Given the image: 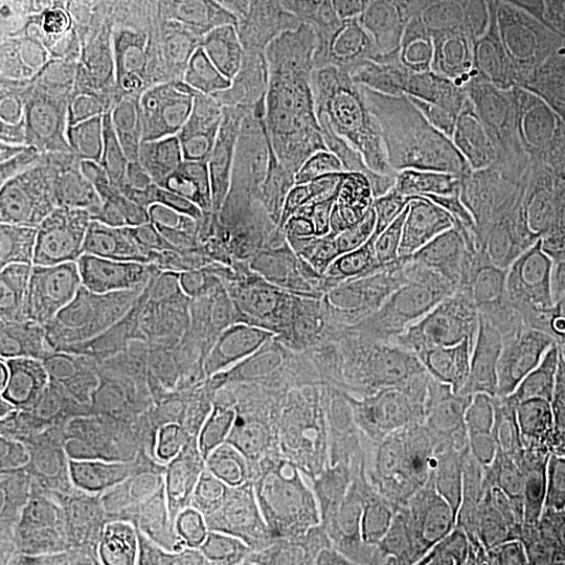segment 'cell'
<instances>
[{
	"label": "cell",
	"instance_id": "6da1fadb",
	"mask_svg": "<svg viewBox=\"0 0 565 565\" xmlns=\"http://www.w3.org/2000/svg\"><path fill=\"white\" fill-rule=\"evenodd\" d=\"M84 373L109 565H268L273 406L184 373L126 327Z\"/></svg>",
	"mask_w": 565,
	"mask_h": 565
},
{
	"label": "cell",
	"instance_id": "7a4b0ae2",
	"mask_svg": "<svg viewBox=\"0 0 565 565\" xmlns=\"http://www.w3.org/2000/svg\"><path fill=\"white\" fill-rule=\"evenodd\" d=\"M461 327L511 382L565 361V121L473 109L448 126Z\"/></svg>",
	"mask_w": 565,
	"mask_h": 565
},
{
	"label": "cell",
	"instance_id": "3957f363",
	"mask_svg": "<svg viewBox=\"0 0 565 565\" xmlns=\"http://www.w3.org/2000/svg\"><path fill=\"white\" fill-rule=\"evenodd\" d=\"M193 247V202L135 147L51 151L9 172L4 306L46 323H118Z\"/></svg>",
	"mask_w": 565,
	"mask_h": 565
},
{
	"label": "cell",
	"instance_id": "277c9868",
	"mask_svg": "<svg viewBox=\"0 0 565 565\" xmlns=\"http://www.w3.org/2000/svg\"><path fill=\"white\" fill-rule=\"evenodd\" d=\"M327 264H310L306 315H335L369 356H406L461 323V268L445 151L411 130L327 210Z\"/></svg>",
	"mask_w": 565,
	"mask_h": 565
},
{
	"label": "cell",
	"instance_id": "5b68a950",
	"mask_svg": "<svg viewBox=\"0 0 565 565\" xmlns=\"http://www.w3.org/2000/svg\"><path fill=\"white\" fill-rule=\"evenodd\" d=\"M306 294L302 247L218 231L193 243L121 319L184 373L277 406V382L302 343Z\"/></svg>",
	"mask_w": 565,
	"mask_h": 565
},
{
	"label": "cell",
	"instance_id": "8992f818",
	"mask_svg": "<svg viewBox=\"0 0 565 565\" xmlns=\"http://www.w3.org/2000/svg\"><path fill=\"white\" fill-rule=\"evenodd\" d=\"M452 515L478 565H565L557 385L486 394L440 445Z\"/></svg>",
	"mask_w": 565,
	"mask_h": 565
},
{
	"label": "cell",
	"instance_id": "52a82bcc",
	"mask_svg": "<svg viewBox=\"0 0 565 565\" xmlns=\"http://www.w3.org/2000/svg\"><path fill=\"white\" fill-rule=\"evenodd\" d=\"M142 105L147 156L168 168L184 193L231 151L260 139L289 114L285 60L239 25H214L184 34L156 67Z\"/></svg>",
	"mask_w": 565,
	"mask_h": 565
},
{
	"label": "cell",
	"instance_id": "ba28073f",
	"mask_svg": "<svg viewBox=\"0 0 565 565\" xmlns=\"http://www.w3.org/2000/svg\"><path fill=\"white\" fill-rule=\"evenodd\" d=\"M419 406L373 369H306L268 419V503L424 452Z\"/></svg>",
	"mask_w": 565,
	"mask_h": 565
},
{
	"label": "cell",
	"instance_id": "9c48e42d",
	"mask_svg": "<svg viewBox=\"0 0 565 565\" xmlns=\"http://www.w3.org/2000/svg\"><path fill=\"white\" fill-rule=\"evenodd\" d=\"M268 565H415V457L264 511Z\"/></svg>",
	"mask_w": 565,
	"mask_h": 565
},
{
	"label": "cell",
	"instance_id": "30bf717a",
	"mask_svg": "<svg viewBox=\"0 0 565 565\" xmlns=\"http://www.w3.org/2000/svg\"><path fill=\"white\" fill-rule=\"evenodd\" d=\"M0 478L21 494H67L97 469V406L84 373H60L51 361H4L0 411Z\"/></svg>",
	"mask_w": 565,
	"mask_h": 565
},
{
	"label": "cell",
	"instance_id": "8fae6325",
	"mask_svg": "<svg viewBox=\"0 0 565 565\" xmlns=\"http://www.w3.org/2000/svg\"><path fill=\"white\" fill-rule=\"evenodd\" d=\"M4 565H109L97 469L67 494H21L4 486Z\"/></svg>",
	"mask_w": 565,
	"mask_h": 565
},
{
	"label": "cell",
	"instance_id": "7c38bea8",
	"mask_svg": "<svg viewBox=\"0 0 565 565\" xmlns=\"http://www.w3.org/2000/svg\"><path fill=\"white\" fill-rule=\"evenodd\" d=\"M415 565H478L448 503L440 445L415 457Z\"/></svg>",
	"mask_w": 565,
	"mask_h": 565
},
{
	"label": "cell",
	"instance_id": "4fadbf2b",
	"mask_svg": "<svg viewBox=\"0 0 565 565\" xmlns=\"http://www.w3.org/2000/svg\"><path fill=\"white\" fill-rule=\"evenodd\" d=\"M557 448H562V478H565V377L557 382Z\"/></svg>",
	"mask_w": 565,
	"mask_h": 565
}]
</instances>
